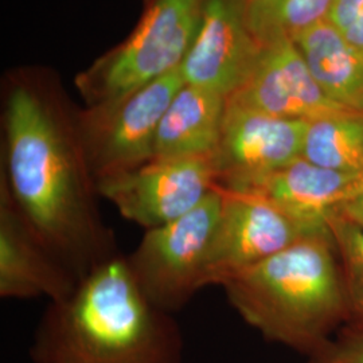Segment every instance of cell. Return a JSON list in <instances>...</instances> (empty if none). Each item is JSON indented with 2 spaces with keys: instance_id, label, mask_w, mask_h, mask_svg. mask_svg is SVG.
Instances as JSON below:
<instances>
[{
  "instance_id": "6da1fadb",
  "label": "cell",
  "mask_w": 363,
  "mask_h": 363,
  "mask_svg": "<svg viewBox=\"0 0 363 363\" xmlns=\"http://www.w3.org/2000/svg\"><path fill=\"white\" fill-rule=\"evenodd\" d=\"M3 125L0 183L45 247L78 280L117 256L78 120L18 85L7 96Z\"/></svg>"
},
{
  "instance_id": "7a4b0ae2",
  "label": "cell",
  "mask_w": 363,
  "mask_h": 363,
  "mask_svg": "<svg viewBox=\"0 0 363 363\" xmlns=\"http://www.w3.org/2000/svg\"><path fill=\"white\" fill-rule=\"evenodd\" d=\"M34 363H182L172 313L154 306L118 253L49 303L30 346Z\"/></svg>"
},
{
  "instance_id": "3957f363",
  "label": "cell",
  "mask_w": 363,
  "mask_h": 363,
  "mask_svg": "<svg viewBox=\"0 0 363 363\" xmlns=\"http://www.w3.org/2000/svg\"><path fill=\"white\" fill-rule=\"evenodd\" d=\"M223 288L262 337L311 355L351 313L331 233L298 240Z\"/></svg>"
},
{
  "instance_id": "277c9868",
  "label": "cell",
  "mask_w": 363,
  "mask_h": 363,
  "mask_svg": "<svg viewBox=\"0 0 363 363\" xmlns=\"http://www.w3.org/2000/svg\"><path fill=\"white\" fill-rule=\"evenodd\" d=\"M205 0H155L130 38L81 79L93 106L113 104L181 67L199 31Z\"/></svg>"
},
{
  "instance_id": "5b68a950",
  "label": "cell",
  "mask_w": 363,
  "mask_h": 363,
  "mask_svg": "<svg viewBox=\"0 0 363 363\" xmlns=\"http://www.w3.org/2000/svg\"><path fill=\"white\" fill-rule=\"evenodd\" d=\"M220 202L217 186L190 213L145 230L139 245L127 256L135 281L157 308L174 313L205 288V264Z\"/></svg>"
},
{
  "instance_id": "8992f818",
  "label": "cell",
  "mask_w": 363,
  "mask_h": 363,
  "mask_svg": "<svg viewBox=\"0 0 363 363\" xmlns=\"http://www.w3.org/2000/svg\"><path fill=\"white\" fill-rule=\"evenodd\" d=\"M186 85L181 67L113 104L78 117L81 139L97 182L155 157L156 135L171 101Z\"/></svg>"
},
{
  "instance_id": "52a82bcc",
  "label": "cell",
  "mask_w": 363,
  "mask_h": 363,
  "mask_svg": "<svg viewBox=\"0 0 363 363\" xmlns=\"http://www.w3.org/2000/svg\"><path fill=\"white\" fill-rule=\"evenodd\" d=\"M100 196L145 230L194 210L217 186L213 156L154 157L138 169L97 182Z\"/></svg>"
},
{
  "instance_id": "ba28073f",
  "label": "cell",
  "mask_w": 363,
  "mask_h": 363,
  "mask_svg": "<svg viewBox=\"0 0 363 363\" xmlns=\"http://www.w3.org/2000/svg\"><path fill=\"white\" fill-rule=\"evenodd\" d=\"M220 216L210 241L203 286H225L238 274L308 237L272 202L253 191L218 186Z\"/></svg>"
},
{
  "instance_id": "9c48e42d",
  "label": "cell",
  "mask_w": 363,
  "mask_h": 363,
  "mask_svg": "<svg viewBox=\"0 0 363 363\" xmlns=\"http://www.w3.org/2000/svg\"><path fill=\"white\" fill-rule=\"evenodd\" d=\"M306 125L228 103L213 156L218 186L244 190L301 157Z\"/></svg>"
},
{
  "instance_id": "30bf717a",
  "label": "cell",
  "mask_w": 363,
  "mask_h": 363,
  "mask_svg": "<svg viewBox=\"0 0 363 363\" xmlns=\"http://www.w3.org/2000/svg\"><path fill=\"white\" fill-rule=\"evenodd\" d=\"M264 46L250 31L245 0H205L194 43L181 66L186 85L233 96L259 62Z\"/></svg>"
},
{
  "instance_id": "8fae6325",
  "label": "cell",
  "mask_w": 363,
  "mask_h": 363,
  "mask_svg": "<svg viewBox=\"0 0 363 363\" xmlns=\"http://www.w3.org/2000/svg\"><path fill=\"white\" fill-rule=\"evenodd\" d=\"M228 103L303 121L346 109L322 91L292 40L264 46L253 73Z\"/></svg>"
},
{
  "instance_id": "7c38bea8",
  "label": "cell",
  "mask_w": 363,
  "mask_h": 363,
  "mask_svg": "<svg viewBox=\"0 0 363 363\" xmlns=\"http://www.w3.org/2000/svg\"><path fill=\"white\" fill-rule=\"evenodd\" d=\"M78 281L39 240L0 183V296L52 303L70 295Z\"/></svg>"
},
{
  "instance_id": "4fadbf2b",
  "label": "cell",
  "mask_w": 363,
  "mask_h": 363,
  "mask_svg": "<svg viewBox=\"0 0 363 363\" xmlns=\"http://www.w3.org/2000/svg\"><path fill=\"white\" fill-rule=\"evenodd\" d=\"M357 175L325 169L298 157L240 191L264 196L308 235H316L330 233L328 220L354 196Z\"/></svg>"
},
{
  "instance_id": "5bb4252c",
  "label": "cell",
  "mask_w": 363,
  "mask_h": 363,
  "mask_svg": "<svg viewBox=\"0 0 363 363\" xmlns=\"http://www.w3.org/2000/svg\"><path fill=\"white\" fill-rule=\"evenodd\" d=\"M228 99L184 85L171 101L156 135L155 157L214 156Z\"/></svg>"
},
{
  "instance_id": "9a60e30c",
  "label": "cell",
  "mask_w": 363,
  "mask_h": 363,
  "mask_svg": "<svg viewBox=\"0 0 363 363\" xmlns=\"http://www.w3.org/2000/svg\"><path fill=\"white\" fill-rule=\"evenodd\" d=\"M295 45L318 85L334 103L363 112V50L328 22L301 34Z\"/></svg>"
},
{
  "instance_id": "2e32d148",
  "label": "cell",
  "mask_w": 363,
  "mask_h": 363,
  "mask_svg": "<svg viewBox=\"0 0 363 363\" xmlns=\"http://www.w3.org/2000/svg\"><path fill=\"white\" fill-rule=\"evenodd\" d=\"M301 157L346 174L363 171V112L340 109L307 121Z\"/></svg>"
},
{
  "instance_id": "e0dca14e",
  "label": "cell",
  "mask_w": 363,
  "mask_h": 363,
  "mask_svg": "<svg viewBox=\"0 0 363 363\" xmlns=\"http://www.w3.org/2000/svg\"><path fill=\"white\" fill-rule=\"evenodd\" d=\"M334 0H247V21L262 46L292 40L327 22Z\"/></svg>"
},
{
  "instance_id": "ac0fdd59",
  "label": "cell",
  "mask_w": 363,
  "mask_h": 363,
  "mask_svg": "<svg viewBox=\"0 0 363 363\" xmlns=\"http://www.w3.org/2000/svg\"><path fill=\"white\" fill-rule=\"evenodd\" d=\"M328 226L337 247L351 315L363 325V229L337 213L330 218Z\"/></svg>"
},
{
  "instance_id": "d6986e66",
  "label": "cell",
  "mask_w": 363,
  "mask_h": 363,
  "mask_svg": "<svg viewBox=\"0 0 363 363\" xmlns=\"http://www.w3.org/2000/svg\"><path fill=\"white\" fill-rule=\"evenodd\" d=\"M327 22L363 50V0H334Z\"/></svg>"
},
{
  "instance_id": "ffe728a7",
  "label": "cell",
  "mask_w": 363,
  "mask_h": 363,
  "mask_svg": "<svg viewBox=\"0 0 363 363\" xmlns=\"http://www.w3.org/2000/svg\"><path fill=\"white\" fill-rule=\"evenodd\" d=\"M313 357L315 363H363V325L328 342Z\"/></svg>"
},
{
  "instance_id": "44dd1931",
  "label": "cell",
  "mask_w": 363,
  "mask_h": 363,
  "mask_svg": "<svg viewBox=\"0 0 363 363\" xmlns=\"http://www.w3.org/2000/svg\"><path fill=\"white\" fill-rule=\"evenodd\" d=\"M337 213L363 229V194L351 196L337 208Z\"/></svg>"
},
{
  "instance_id": "7402d4cb",
  "label": "cell",
  "mask_w": 363,
  "mask_h": 363,
  "mask_svg": "<svg viewBox=\"0 0 363 363\" xmlns=\"http://www.w3.org/2000/svg\"><path fill=\"white\" fill-rule=\"evenodd\" d=\"M363 194V171L357 175V181L354 184V195Z\"/></svg>"
},
{
  "instance_id": "603a6c76",
  "label": "cell",
  "mask_w": 363,
  "mask_h": 363,
  "mask_svg": "<svg viewBox=\"0 0 363 363\" xmlns=\"http://www.w3.org/2000/svg\"><path fill=\"white\" fill-rule=\"evenodd\" d=\"M245 1H247V0H245Z\"/></svg>"
}]
</instances>
